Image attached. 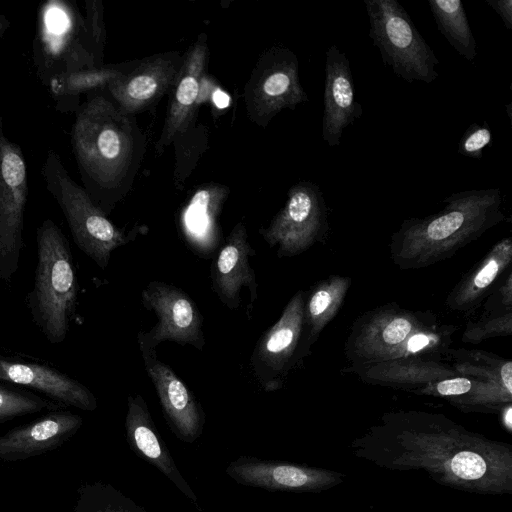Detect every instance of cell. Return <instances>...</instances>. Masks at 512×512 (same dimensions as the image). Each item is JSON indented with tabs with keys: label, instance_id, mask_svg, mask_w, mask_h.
I'll return each instance as SVG.
<instances>
[{
	"label": "cell",
	"instance_id": "cell-17",
	"mask_svg": "<svg viewBox=\"0 0 512 512\" xmlns=\"http://www.w3.org/2000/svg\"><path fill=\"white\" fill-rule=\"evenodd\" d=\"M163 54L147 59L129 73H122L107 89L126 114L143 111L172 88L181 64Z\"/></svg>",
	"mask_w": 512,
	"mask_h": 512
},
{
	"label": "cell",
	"instance_id": "cell-13",
	"mask_svg": "<svg viewBox=\"0 0 512 512\" xmlns=\"http://www.w3.org/2000/svg\"><path fill=\"white\" fill-rule=\"evenodd\" d=\"M300 294L291 299L280 319L258 339L250 358L251 371L266 392L281 388L297 345L302 323Z\"/></svg>",
	"mask_w": 512,
	"mask_h": 512
},
{
	"label": "cell",
	"instance_id": "cell-8",
	"mask_svg": "<svg viewBox=\"0 0 512 512\" xmlns=\"http://www.w3.org/2000/svg\"><path fill=\"white\" fill-rule=\"evenodd\" d=\"M141 302L155 313L158 322L149 331L138 332L139 348L155 350L161 342L173 341L203 350L206 344L203 317L184 290L167 282L150 281L142 289Z\"/></svg>",
	"mask_w": 512,
	"mask_h": 512
},
{
	"label": "cell",
	"instance_id": "cell-7",
	"mask_svg": "<svg viewBox=\"0 0 512 512\" xmlns=\"http://www.w3.org/2000/svg\"><path fill=\"white\" fill-rule=\"evenodd\" d=\"M0 115V278L9 282L19 266L27 203V167L20 146L8 139Z\"/></svg>",
	"mask_w": 512,
	"mask_h": 512
},
{
	"label": "cell",
	"instance_id": "cell-18",
	"mask_svg": "<svg viewBox=\"0 0 512 512\" xmlns=\"http://www.w3.org/2000/svg\"><path fill=\"white\" fill-rule=\"evenodd\" d=\"M83 425L80 415L56 411L0 436V460L19 461L54 450Z\"/></svg>",
	"mask_w": 512,
	"mask_h": 512
},
{
	"label": "cell",
	"instance_id": "cell-27",
	"mask_svg": "<svg viewBox=\"0 0 512 512\" xmlns=\"http://www.w3.org/2000/svg\"><path fill=\"white\" fill-rule=\"evenodd\" d=\"M410 329L411 325L406 319H394L383 330V340L387 344H398L406 338L410 332Z\"/></svg>",
	"mask_w": 512,
	"mask_h": 512
},
{
	"label": "cell",
	"instance_id": "cell-9",
	"mask_svg": "<svg viewBox=\"0 0 512 512\" xmlns=\"http://www.w3.org/2000/svg\"><path fill=\"white\" fill-rule=\"evenodd\" d=\"M307 100L299 81L297 57L287 48L269 50L246 85L247 110L258 124L265 125L282 109H295Z\"/></svg>",
	"mask_w": 512,
	"mask_h": 512
},
{
	"label": "cell",
	"instance_id": "cell-36",
	"mask_svg": "<svg viewBox=\"0 0 512 512\" xmlns=\"http://www.w3.org/2000/svg\"><path fill=\"white\" fill-rule=\"evenodd\" d=\"M504 424L506 425L508 431L511 432L512 429V412L511 407H507L506 412L504 414Z\"/></svg>",
	"mask_w": 512,
	"mask_h": 512
},
{
	"label": "cell",
	"instance_id": "cell-34",
	"mask_svg": "<svg viewBox=\"0 0 512 512\" xmlns=\"http://www.w3.org/2000/svg\"><path fill=\"white\" fill-rule=\"evenodd\" d=\"M9 27L10 21L4 14L0 13V39L3 37V35L8 30Z\"/></svg>",
	"mask_w": 512,
	"mask_h": 512
},
{
	"label": "cell",
	"instance_id": "cell-16",
	"mask_svg": "<svg viewBox=\"0 0 512 512\" xmlns=\"http://www.w3.org/2000/svg\"><path fill=\"white\" fill-rule=\"evenodd\" d=\"M355 98L349 60L336 45L326 52L322 138L328 146L340 143L344 129L362 116Z\"/></svg>",
	"mask_w": 512,
	"mask_h": 512
},
{
	"label": "cell",
	"instance_id": "cell-35",
	"mask_svg": "<svg viewBox=\"0 0 512 512\" xmlns=\"http://www.w3.org/2000/svg\"><path fill=\"white\" fill-rule=\"evenodd\" d=\"M214 100L215 103L221 108L225 107L228 104L227 95L219 91L216 93Z\"/></svg>",
	"mask_w": 512,
	"mask_h": 512
},
{
	"label": "cell",
	"instance_id": "cell-14",
	"mask_svg": "<svg viewBox=\"0 0 512 512\" xmlns=\"http://www.w3.org/2000/svg\"><path fill=\"white\" fill-rule=\"evenodd\" d=\"M254 255L256 250L248 241L246 225L239 222L231 230L211 265L212 289L228 309L238 310L241 290L248 289V319H251L254 303L258 298L256 274L249 262V257Z\"/></svg>",
	"mask_w": 512,
	"mask_h": 512
},
{
	"label": "cell",
	"instance_id": "cell-21",
	"mask_svg": "<svg viewBox=\"0 0 512 512\" xmlns=\"http://www.w3.org/2000/svg\"><path fill=\"white\" fill-rule=\"evenodd\" d=\"M228 194L229 190L222 185L202 186L195 191L185 209L184 231L190 242L198 244L202 251L204 245L210 249L213 243L216 219Z\"/></svg>",
	"mask_w": 512,
	"mask_h": 512
},
{
	"label": "cell",
	"instance_id": "cell-31",
	"mask_svg": "<svg viewBox=\"0 0 512 512\" xmlns=\"http://www.w3.org/2000/svg\"><path fill=\"white\" fill-rule=\"evenodd\" d=\"M485 2L500 16L504 26L512 30V0H485Z\"/></svg>",
	"mask_w": 512,
	"mask_h": 512
},
{
	"label": "cell",
	"instance_id": "cell-5",
	"mask_svg": "<svg viewBox=\"0 0 512 512\" xmlns=\"http://www.w3.org/2000/svg\"><path fill=\"white\" fill-rule=\"evenodd\" d=\"M103 40L72 2L53 0L41 8L33 40V61L40 80L98 68L95 64Z\"/></svg>",
	"mask_w": 512,
	"mask_h": 512
},
{
	"label": "cell",
	"instance_id": "cell-23",
	"mask_svg": "<svg viewBox=\"0 0 512 512\" xmlns=\"http://www.w3.org/2000/svg\"><path fill=\"white\" fill-rule=\"evenodd\" d=\"M73 512H148L109 483H84L77 489Z\"/></svg>",
	"mask_w": 512,
	"mask_h": 512
},
{
	"label": "cell",
	"instance_id": "cell-30",
	"mask_svg": "<svg viewBox=\"0 0 512 512\" xmlns=\"http://www.w3.org/2000/svg\"><path fill=\"white\" fill-rule=\"evenodd\" d=\"M331 303V295L328 291L319 290L310 299L308 303V314L316 319L324 313Z\"/></svg>",
	"mask_w": 512,
	"mask_h": 512
},
{
	"label": "cell",
	"instance_id": "cell-20",
	"mask_svg": "<svg viewBox=\"0 0 512 512\" xmlns=\"http://www.w3.org/2000/svg\"><path fill=\"white\" fill-rule=\"evenodd\" d=\"M206 59V41L205 38L203 40L200 37L181 62L172 86V95L164 126L159 140L156 142L157 152L160 153L188 127L200 96Z\"/></svg>",
	"mask_w": 512,
	"mask_h": 512
},
{
	"label": "cell",
	"instance_id": "cell-29",
	"mask_svg": "<svg viewBox=\"0 0 512 512\" xmlns=\"http://www.w3.org/2000/svg\"><path fill=\"white\" fill-rule=\"evenodd\" d=\"M436 389L443 396L462 395L471 389V382L466 378H454L440 382Z\"/></svg>",
	"mask_w": 512,
	"mask_h": 512
},
{
	"label": "cell",
	"instance_id": "cell-25",
	"mask_svg": "<svg viewBox=\"0 0 512 512\" xmlns=\"http://www.w3.org/2000/svg\"><path fill=\"white\" fill-rule=\"evenodd\" d=\"M58 407L59 404L0 387V423L21 415Z\"/></svg>",
	"mask_w": 512,
	"mask_h": 512
},
{
	"label": "cell",
	"instance_id": "cell-28",
	"mask_svg": "<svg viewBox=\"0 0 512 512\" xmlns=\"http://www.w3.org/2000/svg\"><path fill=\"white\" fill-rule=\"evenodd\" d=\"M502 261L496 257L490 259L483 268L476 274L473 285L475 288L481 290L488 287L492 281L496 278Z\"/></svg>",
	"mask_w": 512,
	"mask_h": 512
},
{
	"label": "cell",
	"instance_id": "cell-2",
	"mask_svg": "<svg viewBox=\"0 0 512 512\" xmlns=\"http://www.w3.org/2000/svg\"><path fill=\"white\" fill-rule=\"evenodd\" d=\"M71 145L85 190L102 203L132 161L134 136L127 114L105 96L92 95L77 109Z\"/></svg>",
	"mask_w": 512,
	"mask_h": 512
},
{
	"label": "cell",
	"instance_id": "cell-24",
	"mask_svg": "<svg viewBox=\"0 0 512 512\" xmlns=\"http://www.w3.org/2000/svg\"><path fill=\"white\" fill-rule=\"evenodd\" d=\"M123 72L114 67H102L53 78L46 85L53 97L62 104L66 99L78 97L81 93L106 86Z\"/></svg>",
	"mask_w": 512,
	"mask_h": 512
},
{
	"label": "cell",
	"instance_id": "cell-26",
	"mask_svg": "<svg viewBox=\"0 0 512 512\" xmlns=\"http://www.w3.org/2000/svg\"><path fill=\"white\" fill-rule=\"evenodd\" d=\"M492 133L486 122L483 125L471 124L461 137L457 152L463 156L480 160L483 150L491 146Z\"/></svg>",
	"mask_w": 512,
	"mask_h": 512
},
{
	"label": "cell",
	"instance_id": "cell-22",
	"mask_svg": "<svg viewBox=\"0 0 512 512\" xmlns=\"http://www.w3.org/2000/svg\"><path fill=\"white\" fill-rule=\"evenodd\" d=\"M439 32L469 62L476 57V40L461 0H428Z\"/></svg>",
	"mask_w": 512,
	"mask_h": 512
},
{
	"label": "cell",
	"instance_id": "cell-1",
	"mask_svg": "<svg viewBox=\"0 0 512 512\" xmlns=\"http://www.w3.org/2000/svg\"><path fill=\"white\" fill-rule=\"evenodd\" d=\"M356 458L389 471H423L439 485L480 495L512 493V446L439 415L397 414L354 439Z\"/></svg>",
	"mask_w": 512,
	"mask_h": 512
},
{
	"label": "cell",
	"instance_id": "cell-11",
	"mask_svg": "<svg viewBox=\"0 0 512 512\" xmlns=\"http://www.w3.org/2000/svg\"><path fill=\"white\" fill-rule=\"evenodd\" d=\"M325 205L320 188L308 181L293 185L283 209L259 233L278 256H291L306 248L324 220Z\"/></svg>",
	"mask_w": 512,
	"mask_h": 512
},
{
	"label": "cell",
	"instance_id": "cell-32",
	"mask_svg": "<svg viewBox=\"0 0 512 512\" xmlns=\"http://www.w3.org/2000/svg\"><path fill=\"white\" fill-rule=\"evenodd\" d=\"M430 342L428 336L423 334L414 335L410 338L407 343V349L410 352H416L424 347H426Z\"/></svg>",
	"mask_w": 512,
	"mask_h": 512
},
{
	"label": "cell",
	"instance_id": "cell-10",
	"mask_svg": "<svg viewBox=\"0 0 512 512\" xmlns=\"http://www.w3.org/2000/svg\"><path fill=\"white\" fill-rule=\"evenodd\" d=\"M226 474L236 483L268 491L312 492L331 489L344 481L341 472L278 460L239 456Z\"/></svg>",
	"mask_w": 512,
	"mask_h": 512
},
{
	"label": "cell",
	"instance_id": "cell-12",
	"mask_svg": "<svg viewBox=\"0 0 512 512\" xmlns=\"http://www.w3.org/2000/svg\"><path fill=\"white\" fill-rule=\"evenodd\" d=\"M139 349L170 429L183 442L197 441L205 426L200 402L174 370L158 359L155 350Z\"/></svg>",
	"mask_w": 512,
	"mask_h": 512
},
{
	"label": "cell",
	"instance_id": "cell-15",
	"mask_svg": "<svg viewBox=\"0 0 512 512\" xmlns=\"http://www.w3.org/2000/svg\"><path fill=\"white\" fill-rule=\"evenodd\" d=\"M127 406L124 428L130 449L162 473L199 511H202L197 495L178 469L142 395H129Z\"/></svg>",
	"mask_w": 512,
	"mask_h": 512
},
{
	"label": "cell",
	"instance_id": "cell-4",
	"mask_svg": "<svg viewBox=\"0 0 512 512\" xmlns=\"http://www.w3.org/2000/svg\"><path fill=\"white\" fill-rule=\"evenodd\" d=\"M41 175L66 218L75 244L100 268L108 266L115 249L133 241L141 232V227L126 232L115 226L88 192L70 177L54 150L47 152Z\"/></svg>",
	"mask_w": 512,
	"mask_h": 512
},
{
	"label": "cell",
	"instance_id": "cell-3",
	"mask_svg": "<svg viewBox=\"0 0 512 512\" xmlns=\"http://www.w3.org/2000/svg\"><path fill=\"white\" fill-rule=\"evenodd\" d=\"M37 266L29 305L36 324L53 344L65 340L77 305L78 283L67 238L46 219L37 228Z\"/></svg>",
	"mask_w": 512,
	"mask_h": 512
},
{
	"label": "cell",
	"instance_id": "cell-33",
	"mask_svg": "<svg viewBox=\"0 0 512 512\" xmlns=\"http://www.w3.org/2000/svg\"><path fill=\"white\" fill-rule=\"evenodd\" d=\"M501 380L504 388L506 389L508 395H511L512 392V363L507 362L501 368Z\"/></svg>",
	"mask_w": 512,
	"mask_h": 512
},
{
	"label": "cell",
	"instance_id": "cell-19",
	"mask_svg": "<svg viewBox=\"0 0 512 512\" xmlns=\"http://www.w3.org/2000/svg\"><path fill=\"white\" fill-rule=\"evenodd\" d=\"M0 380L37 390L59 405L97 409L94 394L77 380L48 366L0 358Z\"/></svg>",
	"mask_w": 512,
	"mask_h": 512
},
{
	"label": "cell",
	"instance_id": "cell-6",
	"mask_svg": "<svg viewBox=\"0 0 512 512\" xmlns=\"http://www.w3.org/2000/svg\"><path fill=\"white\" fill-rule=\"evenodd\" d=\"M369 37L379 49L384 65L408 83H432L438 76L439 60L396 0H364Z\"/></svg>",
	"mask_w": 512,
	"mask_h": 512
}]
</instances>
